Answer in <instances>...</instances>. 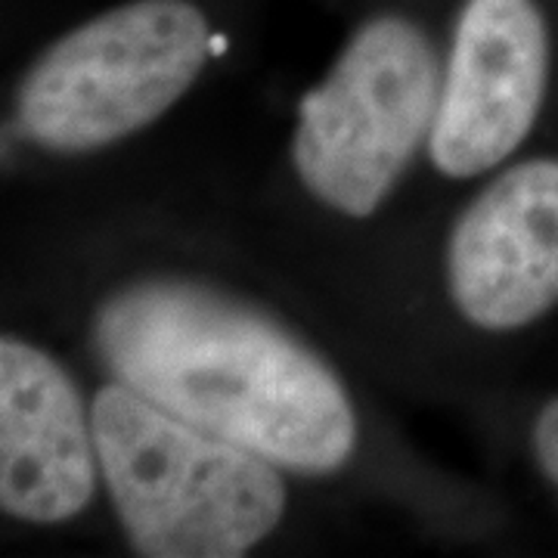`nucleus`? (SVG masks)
Here are the masks:
<instances>
[{
    "instance_id": "1",
    "label": "nucleus",
    "mask_w": 558,
    "mask_h": 558,
    "mask_svg": "<svg viewBox=\"0 0 558 558\" xmlns=\"http://www.w3.org/2000/svg\"><path fill=\"white\" fill-rule=\"evenodd\" d=\"M94 341L116 381L282 472L336 475L357 453L344 381L255 304L190 279H140L97 311Z\"/></svg>"
},
{
    "instance_id": "2",
    "label": "nucleus",
    "mask_w": 558,
    "mask_h": 558,
    "mask_svg": "<svg viewBox=\"0 0 558 558\" xmlns=\"http://www.w3.org/2000/svg\"><path fill=\"white\" fill-rule=\"evenodd\" d=\"M100 478L134 553L240 558L277 531L289 490L277 462L109 381L90 400Z\"/></svg>"
},
{
    "instance_id": "3",
    "label": "nucleus",
    "mask_w": 558,
    "mask_h": 558,
    "mask_svg": "<svg viewBox=\"0 0 558 558\" xmlns=\"http://www.w3.org/2000/svg\"><path fill=\"white\" fill-rule=\"evenodd\" d=\"M440 72L418 22L400 13L363 22L299 106L289 156L301 186L339 218H373L428 149Z\"/></svg>"
},
{
    "instance_id": "4",
    "label": "nucleus",
    "mask_w": 558,
    "mask_h": 558,
    "mask_svg": "<svg viewBox=\"0 0 558 558\" xmlns=\"http://www.w3.org/2000/svg\"><path fill=\"white\" fill-rule=\"evenodd\" d=\"M211 47V22L190 0L121 3L32 62L16 94V128L50 153L116 146L193 90Z\"/></svg>"
},
{
    "instance_id": "5",
    "label": "nucleus",
    "mask_w": 558,
    "mask_h": 558,
    "mask_svg": "<svg viewBox=\"0 0 558 558\" xmlns=\"http://www.w3.org/2000/svg\"><path fill=\"white\" fill-rule=\"evenodd\" d=\"M549 62V25L537 0L462 3L428 137V159L444 178H481L531 137Z\"/></svg>"
},
{
    "instance_id": "6",
    "label": "nucleus",
    "mask_w": 558,
    "mask_h": 558,
    "mask_svg": "<svg viewBox=\"0 0 558 558\" xmlns=\"http://www.w3.org/2000/svg\"><path fill=\"white\" fill-rule=\"evenodd\" d=\"M444 279L481 332H519L558 307V159L506 168L459 211Z\"/></svg>"
},
{
    "instance_id": "7",
    "label": "nucleus",
    "mask_w": 558,
    "mask_h": 558,
    "mask_svg": "<svg viewBox=\"0 0 558 558\" xmlns=\"http://www.w3.org/2000/svg\"><path fill=\"white\" fill-rule=\"evenodd\" d=\"M100 459L90 407L60 360L0 336V512L62 524L97 494Z\"/></svg>"
},
{
    "instance_id": "8",
    "label": "nucleus",
    "mask_w": 558,
    "mask_h": 558,
    "mask_svg": "<svg viewBox=\"0 0 558 558\" xmlns=\"http://www.w3.org/2000/svg\"><path fill=\"white\" fill-rule=\"evenodd\" d=\"M531 447H534V459L543 478L558 487V398L549 400L534 418Z\"/></svg>"
}]
</instances>
